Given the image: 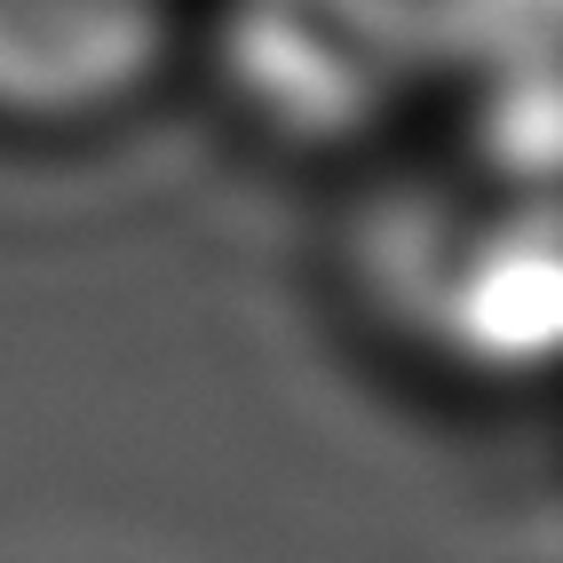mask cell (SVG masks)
<instances>
[{"label":"cell","mask_w":563,"mask_h":563,"mask_svg":"<svg viewBox=\"0 0 563 563\" xmlns=\"http://www.w3.org/2000/svg\"><path fill=\"white\" fill-rule=\"evenodd\" d=\"M412 71V16L397 0H239L231 80L262 128L302 143L350 135Z\"/></svg>","instance_id":"3957f363"},{"label":"cell","mask_w":563,"mask_h":563,"mask_svg":"<svg viewBox=\"0 0 563 563\" xmlns=\"http://www.w3.org/2000/svg\"><path fill=\"white\" fill-rule=\"evenodd\" d=\"M373 246V310L405 325L429 357L532 382L555 357V214L548 175L484 167L468 199H412Z\"/></svg>","instance_id":"6da1fadb"},{"label":"cell","mask_w":563,"mask_h":563,"mask_svg":"<svg viewBox=\"0 0 563 563\" xmlns=\"http://www.w3.org/2000/svg\"><path fill=\"white\" fill-rule=\"evenodd\" d=\"M183 48L191 0H0V128H103L152 96Z\"/></svg>","instance_id":"7a4b0ae2"}]
</instances>
